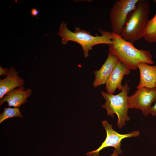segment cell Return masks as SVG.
Returning <instances> with one entry per match:
<instances>
[{
  "mask_svg": "<svg viewBox=\"0 0 156 156\" xmlns=\"http://www.w3.org/2000/svg\"><path fill=\"white\" fill-rule=\"evenodd\" d=\"M130 89L128 83H126L122 86L121 92L116 95L109 94L103 91L101 92L105 100L102 107L105 109L107 115L112 118L114 117V114H116L118 118L117 125L119 128H122L126 124L125 122L129 120L127 112L129 109L128 93Z\"/></svg>",
  "mask_w": 156,
  "mask_h": 156,
  "instance_id": "cell-4",
  "label": "cell"
},
{
  "mask_svg": "<svg viewBox=\"0 0 156 156\" xmlns=\"http://www.w3.org/2000/svg\"><path fill=\"white\" fill-rule=\"evenodd\" d=\"M9 69L6 68H3L0 66V75H7L8 71Z\"/></svg>",
  "mask_w": 156,
  "mask_h": 156,
  "instance_id": "cell-16",
  "label": "cell"
},
{
  "mask_svg": "<svg viewBox=\"0 0 156 156\" xmlns=\"http://www.w3.org/2000/svg\"><path fill=\"white\" fill-rule=\"evenodd\" d=\"M140 74V81L136 88L143 87L155 88L156 79V65L151 66L145 63L138 65Z\"/></svg>",
  "mask_w": 156,
  "mask_h": 156,
  "instance_id": "cell-11",
  "label": "cell"
},
{
  "mask_svg": "<svg viewBox=\"0 0 156 156\" xmlns=\"http://www.w3.org/2000/svg\"><path fill=\"white\" fill-rule=\"evenodd\" d=\"M19 73L13 66L9 69L6 77L0 80V99H1L8 93L16 88L23 86L25 81L21 77L18 76Z\"/></svg>",
  "mask_w": 156,
  "mask_h": 156,
  "instance_id": "cell-10",
  "label": "cell"
},
{
  "mask_svg": "<svg viewBox=\"0 0 156 156\" xmlns=\"http://www.w3.org/2000/svg\"><path fill=\"white\" fill-rule=\"evenodd\" d=\"M155 88L156 89V81H155Z\"/></svg>",
  "mask_w": 156,
  "mask_h": 156,
  "instance_id": "cell-19",
  "label": "cell"
},
{
  "mask_svg": "<svg viewBox=\"0 0 156 156\" xmlns=\"http://www.w3.org/2000/svg\"><path fill=\"white\" fill-rule=\"evenodd\" d=\"M13 117L23 118L19 108L18 107H5L4 109L3 112L0 115V123L8 118Z\"/></svg>",
  "mask_w": 156,
  "mask_h": 156,
  "instance_id": "cell-14",
  "label": "cell"
},
{
  "mask_svg": "<svg viewBox=\"0 0 156 156\" xmlns=\"http://www.w3.org/2000/svg\"><path fill=\"white\" fill-rule=\"evenodd\" d=\"M112 44L108 45L109 52L130 70L138 68L140 63H154L152 55L148 50L139 49L132 43L123 38L120 34L112 32Z\"/></svg>",
  "mask_w": 156,
  "mask_h": 156,
  "instance_id": "cell-1",
  "label": "cell"
},
{
  "mask_svg": "<svg viewBox=\"0 0 156 156\" xmlns=\"http://www.w3.org/2000/svg\"><path fill=\"white\" fill-rule=\"evenodd\" d=\"M154 1L156 3V0ZM143 38L149 43H156V13L152 18L147 21Z\"/></svg>",
  "mask_w": 156,
  "mask_h": 156,
  "instance_id": "cell-13",
  "label": "cell"
},
{
  "mask_svg": "<svg viewBox=\"0 0 156 156\" xmlns=\"http://www.w3.org/2000/svg\"><path fill=\"white\" fill-rule=\"evenodd\" d=\"M101 36H93L89 31L81 29L76 27L74 32L70 30L67 28L66 23L62 22L59 27L58 35L61 38L62 43L66 44L70 41L77 43L81 47L83 55L86 58L89 55V53L92 47L99 44H112L113 38L112 32L99 29Z\"/></svg>",
  "mask_w": 156,
  "mask_h": 156,
  "instance_id": "cell-2",
  "label": "cell"
},
{
  "mask_svg": "<svg viewBox=\"0 0 156 156\" xmlns=\"http://www.w3.org/2000/svg\"><path fill=\"white\" fill-rule=\"evenodd\" d=\"M31 16H36L39 14V11L37 9L33 8L31 10Z\"/></svg>",
  "mask_w": 156,
  "mask_h": 156,
  "instance_id": "cell-17",
  "label": "cell"
},
{
  "mask_svg": "<svg viewBox=\"0 0 156 156\" xmlns=\"http://www.w3.org/2000/svg\"><path fill=\"white\" fill-rule=\"evenodd\" d=\"M101 122L106 131V138L98 148L87 152L86 154L88 156H98L101 151L108 147H114L119 154H121L122 151L120 147L122 140L125 138L135 137L140 135L138 131H134L128 133L120 134L114 130L112 125L109 124L107 121L105 120L102 121Z\"/></svg>",
  "mask_w": 156,
  "mask_h": 156,
  "instance_id": "cell-6",
  "label": "cell"
},
{
  "mask_svg": "<svg viewBox=\"0 0 156 156\" xmlns=\"http://www.w3.org/2000/svg\"><path fill=\"white\" fill-rule=\"evenodd\" d=\"M150 13V1L139 0L135 9L128 16L125 24L120 34L122 37L132 43L143 38Z\"/></svg>",
  "mask_w": 156,
  "mask_h": 156,
  "instance_id": "cell-3",
  "label": "cell"
},
{
  "mask_svg": "<svg viewBox=\"0 0 156 156\" xmlns=\"http://www.w3.org/2000/svg\"><path fill=\"white\" fill-rule=\"evenodd\" d=\"M23 86L18 87L17 89H14L7 93L0 101L1 106L4 102L8 103L9 107L13 106L15 107H19L22 104L27 102L26 99L31 94V90L27 88L24 90Z\"/></svg>",
  "mask_w": 156,
  "mask_h": 156,
  "instance_id": "cell-12",
  "label": "cell"
},
{
  "mask_svg": "<svg viewBox=\"0 0 156 156\" xmlns=\"http://www.w3.org/2000/svg\"><path fill=\"white\" fill-rule=\"evenodd\" d=\"M156 100V89L143 87L138 90L132 95L128 96L129 109H140L145 116L149 114L152 104Z\"/></svg>",
  "mask_w": 156,
  "mask_h": 156,
  "instance_id": "cell-7",
  "label": "cell"
},
{
  "mask_svg": "<svg viewBox=\"0 0 156 156\" xmlns=\"http://www.w3.org/2000/svg\"><path fill=\"white\" fill-rule=\"evenodd\" d=\"M149 114H152L153 116H156V100L155 105L151 108Z\"/></svg>",
  "mask_w": 156,
  "mask_h": 156,
  "instance_id": "cell-15",
  "label": "cell"
},
{
  "mask_svg": "<svg viewBox=\"0 0 156 156\" xmlns=\"http://www.w3.org/2000/svg\"><path fill=\"white\" fill-rule=\"evenodd\" d=\"M118 61L115 55L108 53L107 58L101 68L94 72L95 79L93 85L94 88L106 83Z\"/></svg>",
  "mask_w": 156,
  "mask_h": 156,
  "instance_id": "cell-9",
  "label": "cell"
},
{
  "mask_svg": "<svg viewBox=\"0 0 156 156\" xmlns=\"http://www.w3.org/2000/svg\"><path fill=\"white\" fill-rule=\"evenodd\" d=\"M119 153L115 149H114L113 151V153L110 156H118ZM98 156H101L100 155H99Z\"/></svg>",
  "mask_w": 156,
  "mask_h": 156,
  "instance_id": "cell-18",
  "label": "cell"
},
{
  "mask_svg": "<svg viewBox=\"0 0 156 156\" xmlns=\"http://www.w3.org/2000/svg\"><path fill=\"white\" fill-rule=\"evenodd\" d=\"M130 72V70L119 60L105 83L107 93L113 94L117 89L121 91L124 76L129 75Z\"/></svg>",
  "mask_w": 156,
  "mask_h": 156,
  "instance_id": "cell-8",
  "label": "cell"
},
{
  "mask_svg": "<svg viewBox=\"0 0 156 156\" xmlns=\"http://www.w3.org/2000/svg\"><path fill=\"white\" fill-rule=\"evenodd\" d=\"M139 0H119L115 2L109 12L112 32L120 34L129 13L135 8Z\"/></svg>",
  "mask_w": 156,
  "mask_h": 156,
  "instance_id": "cell-5",
  "label": "cell"
}]
</instances>
